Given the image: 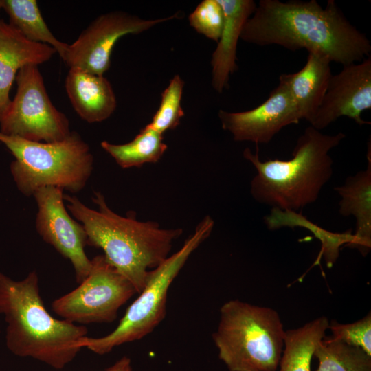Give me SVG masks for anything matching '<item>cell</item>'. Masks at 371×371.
I'll return each mask as SVG.
<instances>
[{
  "mask_svg": "<svg viewBox=\"0 0 371 371\" xmlns=\"http://www.w3.org/2000/svg\"><path fill=\"white\" fill-rule=\"evenodd\" d=\"M240 39L259 46L306 49L343 66L370 56L371 45L344 16L333 0L323 8L317 1L260 0L245 23Z\"/></svg>",
  "mask_w": 371,
  "mask_h": 371,
  "instance_id": "6da1fadb",
  "label": "cell"
},
{
  "mask_svg": "<svg viewBox=\"0 0 371 371\" xmlns=\"http://www.w3.org/2000/svg\"><path fill=\"white\" fill-rule=\"evenodd\" d=\"M67 209L83 225L88 245L100 248L107 261L134 286L143 289L148 273L167 257L182 229H164L154 221H139L135 213L126 217L112 211L104 196L94 192L98 210L85 205L77 197L63 194Z\"/></svg>",
  "mask_w": 371,
  "mask_h": 371,
  "instance_id": "7a4b0ae2",
  "label": "cell"
},
{
  "mask_svg": "<svg viewBox=\"0 0 371 371\" xmlns=\"http://www.w3.org/2000/svg\"><path fill=\"white\" fill-rule=\"evenodd\" d=\"M0 313L7 324L5 345L14 355L31 357L56 369H63L82 349L87 336L85 326L52 317L39 293L35 271L14 280L0 270Z\"/></svg>",
  "mask_w": 371,
  "mask_h": 371,
  "instance_id": "3957f363",
  "label": "cell"
},
{
  "mask_svg": "<svg viewBox=\"0 0 371 371\" xmlns=\"http://www.w3.org/2000/svg\"><path fill=\"white\" fill-rule=\"evenodd\" d=\"M346 137L343 133L326 135L310 126L298 137L292 158L262 161L258 151H243L257 173L250 192L258 203L281 210L297 212L314 203L333 174L331 149Z\"/></svg>",
  "mask_w": 371,
  "mask_h": 371,
  "instance_id": "277c9868",
  "label": "cell"
},
{
  "mask_svg": "<svg viewBox=\"0 0 371 371\" xmlns=\"http://www.w3.org/2000/svg\"><path fill=\"white\" fill-rule=\"evenodd\" d=\"M284 335L274 309L232 300L220 309L212 339L219 359L229 371H276Z\"/></svg>",
  "mask_w": 371,
  "mask_h": 371,
  "instance_id": "5b68a950",
  "label": "cell"
},
{
  "mask_svg": "<svg viewBox=\"0 0 371 371\" xmlns=\"http://www.w3.org/2000/svg\"><path fill=\"white\" fill-rule=\"evenodd\" d=\"M0 142L14 157L11 174L19 190L27 196L46 186L78 192L93 170L89 146L76 132L55 142H32L0 132Z\"/></svg>",
  "mask_w": 371,
  "mask_h": 371,
  "instance_id": "8992f818",
  "label": "cell"
},
{
  "mask_svg": "<svg viewBox=\"0 0 371 371\" xmlns=\"http://www.w3.org/2000/svg\"><path fill=\"white\" fill-rule=\"evenodd\" d=\"M214 224L210 216L203 218L180 249L148 271L143 289L114 330L98 338L85 336L80 340V347L104 355L118 346L139 340L153 332L165 318L171 284L190 255L210 236Z\"/></svg>",
  "mask_w": 371,
  "mask_h": 371,
  "instance_id": "52a82bcc",
  "label": "cell"
},
{
  "mask_svg": "<svg viewBox=\"0 0 371 371\" xmlns=\"http://www.w3.org/2000/svg\"><path fill=\"white\" fill-rule=\"evenodd\" d=\"M16 92L0 120L3 134L38 142L62 141L71 133L66 115L52 104L38 65L23 67Z\"/></svg>",
  "mask_w": 371,
  "mask_h": 371,
  "instance_id": "ba28073f",
  "label": "cell"
},
{
  "mask_svg": "<svg viewBox=\"0 0 371 371\" xmlns=\"http://www.w3.org/2000/svg\"><path fill=\"white\" fill-rule=\"evenodd\" d=\"M91 263L89 273L79 286L52 304L54 312L63 319L82 326L113 322L120 307L137 293L104 255L95 256Z\"/></svg>",
  "mask_w": 371,
  "mask_h": 371,
  "instance_id": "9c48e42d",
  "label": "cell"
},
{
  "mask_svg": "<svg viewBox=\"0 0 371 371\" xmlns=\"http://www.w3.org/2000/svg\"><path fill=\"white\" fill-rule=\"evenodd\" d=\"M177 16L175 13L166 18L144 19L120 11L101 14L68 45L63 60L69 68L103 76L110 67L113 49L121 37L139 34Z\"/></svg>",
  "mask_w": 371,
  "mask_h": 371,
  "instance_id": "30bf717a",
  "label": "cell"
},
{
  "mask_svg": "<svg viewBox=\"0 0 371 371\" xmlns=\"http://www.w3.org/2000/svg\"><path fill=\"white\" fill-rule=\"evenodd\" d=\"M63 190L58 187L46 186L34 193L38 206L36 229L44 241L69 260L76 282L80 283L88 276L92 266L91 260L85 251L87 236L83 225L67 213Z\"/></svg>",
  "mask_w": 371,
  "mask_h": 371,
  "instance_id": "8fae6325",
  "label": "cell"
},
{
  "mask_svg": "<svg viewBox=\"0 0 371 371\" xmlns=\"http://www.w3.org/2000/svg\"><path fill=\"white\" fill-rule=\"evenodd\" d=\"M223 130L237 142L269 143L284 127L298 124L302 120L286 85H278L268 98L256 108L242 112L218 111Z\"/></svg>",
  "mask_w": 371,
  "mask_h": 371,
  "instance_id": "7c38bea8",
  "label": "cell"
},
{
  "mask_svg": "<svg viewBox=\"0 0 371 371\" xmlns=\"http://www.w3.org/2000/svg\"><path fill=\"white\" fill-rule=\"evenodd\" d=\"M371 109V58L343 66L332 75L322 104L311 126L320 131L341 116H347L359 125L370 124L361 118Z\"/></svg>",
  "mask_w": 371,
  "mask_h": 371,
  "instance_id": "4fadbf2b",
  "label": "cell"
},
{
  "mask_svg": "<svg viewBox=\"0 0 371 371\" xmlns=\"http://www.w3.org/2000/svg\"><path fill=\"white\" fill-rule=\"evenodd\" d=\"M55 53L53 47L28 41L0 19V120L11 102L10 91L19 71L27 65L43 64Z\"/></svg>",
  "mask_w": 371,
  "mask_h": 371,
  "instance_id": "5bb4252c",
  "label": "cell"
},
{
  "mask_svg": "<svg viewBox=\"0 0 371 371\" xmlns=\"http://www.w3.org/2000/svg\"><path fill=\"white\" fill-rule=\"evenodd\" d=\"M224 23L218 45L212 56V85L218 93L228 87L229 75L238 67L236 48L243 28L254 12L257 4L253 0H218Z\"/></svg>",
  "mask_w": 371,
  "mask_h": 371,
  "instance_id": "9a60e30c",
  "label": "cell"
},
{
  "mask_svg": "<svg viewBox=\"0 0 371 371\" xmlns=\"http://www.w3.org/2000/svg\"><path fill=\"white\" fill-rule=\"evenodd\" d=\"M65 87L74 109L88 123L108 119L116 109L114 91L104 76L71 67L66 76Z\"/></svg>",
  "mask_w": 371,
  "mask_h": 371,
  "instance_id": "2e32d148",
  "label": "cell"
},
{
  "mask_svg": "<svg viewBox=\"0 0 371 371\" xmlns=\"http://www.w3.org/2000/svg\"><path fill=\"white\" fill-rule=\"evenodd\" d=\"M330 60L308 52L306 63L298 71L279 77L288 88L302 119L311 122L319 108L332 76Z\"/></svg>",
  "mask_w": 371,
  "mask_h": 371,
  "instance_id": "e0dca14e",
  "label": "cell"
},
{
  "mask_svg": "<svg viewBox=\"0 0 371 371\" xmlns=\"http://www.w3.org/2000/svg\"><path fill=\"white\" fill-rule=\"evenodd\" d=\"M366 170L346 178L342 186L335 188L341 200L339 212L344 216L352 215L356 219L353 240L347 247L357 248L366 256L371 247V150L367 153Z\"/></svg>",
  "mask_w": 371,
  "mask_h": 371,
  "instance_id": "ac0fdd59",
  "label": "cell"
},
{
  "mask_svg": "<svg viewBox=\"0 0 371 371\" xmlns=\"http://www.w3.org/2000/svg\"><path fill=\"white\" fill-rule=\"evenodd\" d=\"M329 321L320 317L303 326L285 331L279 371H311L314 351L325 337Z\"/></svg>",
  "mask_w": 371,
  "mask_h": 371,
  "instance_id": "d6986e66",
  "label": "cell"
},
{
  "mask_svg": "<svg viewBox=\"0 0 371 371\" xmlns=\"http://www.w3.org/2000/svg\"><path fill=\"white\" fill-rule=\"evenodd\" d=\"M9 24L26 39L53 47L63 60L68 44L59 41L44 21L36 0H2Z\"/></svg>",
  "mask_w": 371,
  "mask_h": 371,
  "instance_id": "ffe728a7",
  "label": "cell"
},
{
  "mask_svg": "<svg viewBox=\"0 0 371 371\" xmlns=\"http://www.w3.org/2000/svg\"><path fill=\"white\" fill-rule=\"evenodd\" d=\"M101 147L122 168L141 167L145 164L156 163L164 155L168 146L163 135L147 125L130 142L123 144L102 141Z\"/></svg>",
  "mask_w": 371,
  "mask_h": 371,
  "instance_id": "44dd1931",
  "label": "cell"
},
{
  "mask_svg": "<svg viewBox=\"0 0 371 371\" xmlns=\"http://www.w3.org/2000/svg\"><path fill=\"white\" fill-rule=\"evenodd\" d=\"M265 222L269 229H277L280 227H303L312 232L322 243V249L319 257L322 256L326 260L328 268L331 267L339 256V247L348 246L353 240L352 230L344 233L328 232L309 221L305 216L296 212L281 210L272 208L271 214L265 217Z\"/></svg>",
  "mask_w": 371,
  "mask_h": 371,
  "instance_id": "7402d4cb",
  "label": "cell"
},
{
  "mask_svg": "<svg viewBox=\"0 0 371 371\" xmlns=\"http://www.w3.org/2000/svg\"><path fill=\"white\" fill-rule=\"evenodd\" d=\"M316 371H371V355L359 347L324 337L314 351Z\"/></svg>",
  "mask_w": 371,
  "mask_h": 371,
  "instance_id": "603a6c76",
  "label": "cell"
},
{
  "mask_svg": "<svg viewBox=\"0 0 371 371\" xmlns=\"http://www.w3.org/2000/svg\"><path fill=\"white\" fill-rule=\"evenodd\" d=\"M184 81L179 75H175L161 93L159 109L152 122L147 126L160 134L175 128L184 116L181 107V98Z\"/></svg>",
  "mask_w": 371,
  "mask_h": 371,
  "instance_id": "cb8c5ba5",
  "label": "cell"
},
{
  "mask_svg": "<svg viewBox=\"0 0 371 371\" xmlns=\"http://www.w3.org/2000/svg\"><path fill=\"white\" fill-rule=\"evenodd\" d=\"M188 21L198 33L218 42L223 30L224 15L218 0H203L189 15Z\"/></svg>",
  "mask_w": 371,
  "mask_h": 371,
  "instance_id": "d4e9b609",
  "label": "cell"
},
{
  "mask_svg": "<svg viewBox=\"0 0 371 371\" xmlns=\"http://www.w3.org/2000/svg\"><path fill=\"white\" fill-rule=\"evenodd\" d=\"M331 339L359 347L371 355V313L351 324H340L335 320L329 322Z\"/></svg>",
  "mask_w": 371,
  "mask_h": 371,
  "instance_id": "484cf974",
  "label": "cell"
},
{
  "mask_svg": "<svg viewBox=\"0 0 371 371\" xmlns=\"http://www.w3.org/2000/svg\"><path fill=\"white\" fill-rule=\"evenodd\" d=\"M105 371H133L131 359L124 356Z\"/></svg>",
  "mask_w": 371,
  "mask_h": 371,
  "instance_id": "4316f807",
  "label": "cell"
},
{
  "mask_svg": "<svg viewBox=\"0 0 371 371\" xmlns=\"http://www.w3.org/2000/svg\"><path fill=\"white\" fill-rule=\"evenodd\" d=\"M3 9V1L0 0V10Z\"/></svg>",
  "mask_w": 371,
  "mask_h": 371,
  "instance_id": "83f0119b",
  "label": "cell"
}]
</instances>
